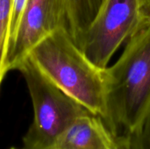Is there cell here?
Here are the masks:
<instances>
[{
    "label": "cell",
    "mask_w": 150,
    "mask_h": 149,
    "mask_svg": "<svg viewBox=\"0 0 150 149\" xmlns=\"http://www.w3.org/2000/svg\"><path fill=\"white\" fill-rule=\"evenodd\" d=\"M27 58L60 90L105 120V68L96 66L83 54L66 27H61L47 36Z\"/></svg>",
    "instance_id": "obj_1"
},
{
    "label": "cell",
    "mask_w": 150,
    "mask_h": 149,
    "mask_svg": "<svg viewBox=\"0 0 150 149\" xmlns=\"http://www.w3.org/2000/svg\"><path fill=\"white\" fill-rule=\"evenodd\" d=\"M28 0H13V6H12V13H11V25H10V46L11 45L18 24L20 22L21 17L23 15V12L25 9L26 4ZM9 52V51H8Z\"/></svg>",
    "instance_id": "obj_10"
},
{
    "label": "cell",
    "mask_w": 150,
    "mask_h": 149,
    "mask_svg": "<svg viewBox=\"0 0 150 149\" xmlns=\"http://www.w3.org/2000/svg\"><path fill=\"white\" fill-rule=\"evenodd\" d=\"M13 0H0V87L7 68V55L10 45V25L12 13Z\"/></svg>",
    "instance_id": "obj_8"
},
{
    "label": "cell",
    "mask_w": 150,
    "mask_h": 149,
    "mask_svg": "<svg viewBox=\"0 0 150 149\" xmlns=\"http://www.w3.org/2000/svg\"><path fill=\"white\" fill-rule=\"evenodd\" d=\"M40 149H115V136L102 118L88 112Z\"/></svg>",
    "instance_id": "obj_6"
},
{
    "label": "cell",
    "mask_w": 150,
    "mask_h": 149,
    "mask_svg": "<svg viewBox=\"0 0 150 149\" xmlns=\"http://www.w3.org/2000/svg\"><path fill=\"white\" fill-rule=\"evenodd\" d=\"M10 149H25V148H11Z\"/></svg>",
    "instance_id": "obj_13"
},
{
    "label": "cell",
    "mask_w": 150,
    "mask_h": 149,
    "mask_svg": "<svg viewBox=\"0 0 150 149\" xmlns=\"http://www.w3.org/2000/svg\"><path fill=\"white\" fill-rule=\"evenodd\" d=\"M61 27H66L64 0H28L9 48L8 70H18L30 52Z\"/></svg>",
    "instance_id": "obj_5"
},
{
    "label": "cell",
    "mask_w": 150,
    "mask_h": 149,
    "mask_svg": "<svg viewBox=\"0 0 150 149\" xmlns=\"http://www.w3.org/2000/svg\"><path fill=\"white\" fill-rule=\"evenodd\" d=\"M103 2L104 0H64L66 29L77 46Z\"/></svg>",
    "instance_id": "obj_7"
},
{
    "label": "cell",
    "mask_w": 150,
    "mask_h": 149,
    "mask_svg": "<svg viewBox=\"0 0 150 149\" xmlns=\"http://www.w3.org/2000/svg\"><path fill=\"white\" fill-rule=\"evenodd\" d=\"M149 25L150 9L145 0H104L78 47L105 69L119 48Z\"/></svg>",
    "instance_id": "obj_4"
},
{
    "label": "cell",
    "mask_w": 150,
    "mask_h": 149,
    "mask_svg": "<svg viewBox=\"0 0 150 149\" xmlns=\"http://www.w3.org/2000/svg\"><path fill=\"white\" fill-rule=\"evenodd\" d=\"M18 70L25 81L33 110V120L23 138V148H44L76 118L90 112L54 85L28 58Z\"/></svg>",
    "instance_id": "obj_3"
},
{
    "label": "cell",
    "mask_w": 150,
    "mask_h": 149,
    "mask_svg": "<svg viewBox=\"0 0 150 149\" xmlns=\"http://www.w3.org/2000/svg\"><path fill=\"white\" fill-rule=\"evenodd\" d=\"M106 117L114 136H128L150 106V25L132 36L105 68Z\"/></svg>",
    "instance_id": "obj_2"
},
{
    "label": "cell",
    "mask_w": 150,
    "mask_h": 149,
    "mask_svg": "<svg viewBox=\"0 0 150 149\" xmlns=\"http://www.w3.org/2000/svg\"><path fill=\"white\" fill-rule=\"evenodd\" d=\"M115 149H131L127 136H115Z\"/></svg>",
    "instance_id": "obj_11"
},
{
    "label": "cell",
    "mask_w": 150,
    "mask_h": 149,
    "mask_svg": "<svg viewBox=\"0 0 150 149\" xmlns=\"http://www.w3.org/2000/svg\"><path fill=\"white\" fill-rule=\"evenodd\" d=\"M145 1H146V3H147V4H148L149 8L150 9V0H145Z\"/></svg>",
    "instance_id": "obj_12"
},
{
    "label": "cell",
    "mask_w": 150,
    "mask_h": 149,
    "mask_svg": "<svg viewBox=\"0 0 150 149\" xmlns=\"http://www.w3.org/2000/svg\"><path fill=\"white\" fill-rule=\"evenodd\" d=\"M127 139L131 149H150V106Z\"/></svg>",
    "instance_id": "obj_9"
}]
</instances>
